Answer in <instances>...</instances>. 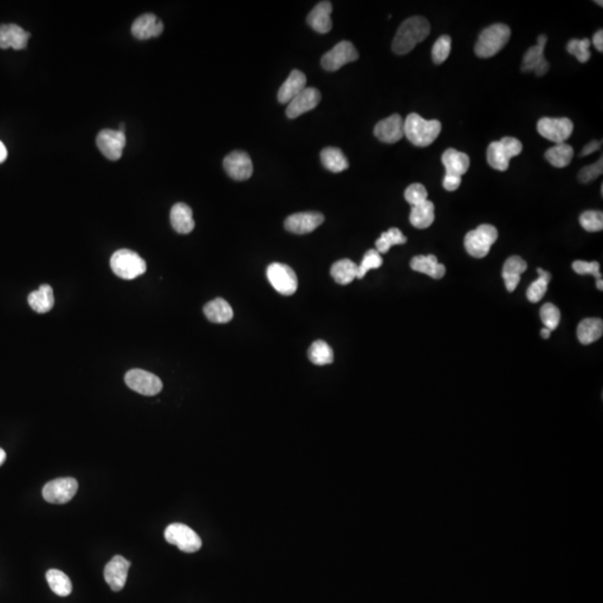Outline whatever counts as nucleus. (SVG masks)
<instances>
[{"label":"nucleus","instance_id":"nucleus-1","mask_svg":"<svg viewBox=\"0 0 603 603\" xmlns=\"http://www.w3.org/2000/svg\"><path fill=\"white\" fill-rule=\"evenodd\" d=\"M429 33L430 24L424 17H410L400 25L392 41V51L398 55L408 54L424 41Z\"/></svg>","mask_w":603,"mask_h":603},{"label":"nucleus","instance_id":"nucleus-2","mask_svg":"<svg viewBox=\"0 0 603 603\" xmlns=\"http://www.w3.org/2000/svg\"><path fill=\"white\" fill-rule=\"evenodd\" d=\"M403 131L406 138L413 145L428 147L441 134V123L438 120H424L417 113H411L405 120Z\"/></svg>","mask_w":603,"mask_h":603},{"label":"nucleus","instance_id":"nucleus-3","mask_svg":"<svg viewBox=\"0 0 603 603\" xmlns=\"http://www.w3.org/2000/svg\"><path fill=\"white\" fill-rule=\"evenodd\" d=\"M511 37V30L505 24H494L485 28L475 45V54L481 58H489L500 52Z\"/></svg>","mask_w":603,"mask_h":603},{"label":"nucleus","instance_id":"nucleus-4","mask_svg":"<svg viewBox=\"0 0 603 603\" xmlns=\"http://www.w3.org/2000/svg\"><path fill=\"white\" fill-rule=\"evenodd\" d=\"M111 268L122 280L139 278L147 271V263L139 254L130 249H120L112 255Z\"/></svg>","mask_w":603,"mask_h":603},{"label":"nucleus","instance_id":"nucleus-5","mask_svg":"<svg viewBox=\"0 0 603 603\" xmlns=\"http://www.w3.org/2000/svg\"><path fill=\"white\" fill-rule=\"evenodd\" d=\"M522 142L505 136L500 141L492 142L487 149V161L489 166L498 171H506L510 166V161L522 153Z\"/></svg>","mask_w":603,"mask_h":603},{"label":"nucleus","instance_id":"nucleus-6","mask_svg":"<svg viewBox=\"0 0 603 603\" xmlns=\"http://www.w3.org/2000/svg\"><path fill=\"white\" fill-rule=\"evenodd\" d=\"M498 231L494 226L484 223L465 236V248L475 259H484L498 240Z\"/></svg>","mask_w":603,"mask_h":603},{"label":"nucleus","instance_id":"nucleus-7","mask_svg":"<svg viewBox=\"0 0 603 603\" xmlns=\"http://www.w3.org/2000/svg\"><path fill=\"white\" fill-rule=\"evenodd\" d=\"M164 538L168 543L177 546L180 551L186 553H195L199 551L202 545L198 534L193 529L181 523L169 525L164 531Z\"/></svg>","mask_w":603,"mask_h":603},{"label":"nucleus","instance_id":"nucleus-8","mask_svg":"<svg viewBox=\"0 0 603 603\" xmlns=\"http://www.w3.org/2000/svg\"><path fill=\"white\" fill-rule=\"evenodd\" d=\"M266 274L271 285L282 295L290 297L297 291L299 280L297 274L285 264H271L267 267Z\"/></svg>","mask_w":603,"mask_h":603},{"label":"nucleus","instance_id":"nucleus-9","mask_svg":"<svg viewBox=\"0 0 603 603\" xmlns=\"http://www.w3.org/2000/svg\"><path fill=\"white\" fill-rule=\"evenodd\" d=\"M573 129V123L568 117H542L538 123V134L555 144L565 143Z\"/></svg>","mask_w":603,"mask_h":603},{"label":"nucleus","instance_id":"nucleus-10","mask_svg":"<svg viewBox=\"0 0 603 603\" xmlns=\"http://www.w3.org/2000/svg\"><path fill=\"white\" fill-rule=\"evenodd\" d=\"M127 386L138 394L153 397L162 390V381L153 373L141 369L130 370L124 377Z\"/></svg>","mask_w":603,"mask_h":603},{"label":"nucleus","instance_id":"nucleus-11","mask_svg":"<svg viewBox=\"0 0 603 603\" xmlns=\"http://www.w3.org/2000/svg\"><path fill=\"white\" fill-rule=\"evenodd\" d=\"M79 489L77 479L72 477L54 479L44 486L43 498L52 504H65L75 496Z\"/></svg>","mask_w":603,"mask_h":603},{"label":"nucleus","instance_id":"nucleus-12","mask_svg":"<svg viewBox=\"0 0 603 603\" xmlns=\"http://www.w3.org/2000/svg\"><path fill=\"white\" fill-rule=\"evenodd\" d=\"M358 58H359V53L354 44L349 41H342L323 55L321 64L326 71L335 72L340 70L345 64L354 62Z\"/></svg>","mask_w":603,"mask_h":603},{"label":"nucleus","instance_id":"nucleus-13","mask_svg":"<svg viewBox=\"0 0 603 603\" xmlns=\"http://www.w3.org/2000/svg\"><path fill=\"white\" fill-rule=\"evenodd\" d=\"M125 143H127L125 134L119 130L105 129L100 131L96 138V144L100 153L112 161L119 160L122 157Z\"/></svg>","mask_w":603,"mask_h":603},{"label":"nucleus","instance_id":"nucleus-14","mask_svg":"<svg viewBox=\"0 0 603 603\" xmlns=\"http://www.w3.org/2000/svg\"><path fill=\"white\" fill-rule=\"evenodd\" d=\"M546 43H547V37L545 35H540L536 46L527 49L523 58V72H534L536 77H543L549 72V62L544 58Z\"/></svg>","mask_w":603,"mask_h":603},{"label":"nucleus","instance_id":"nucleus-15","mask_svg":"<svg viewBox=\"0 0 603 603\" xmlns=\"http://www.w3.org/2000/svg\"><path fill=\"white\" fill-rule=\"evenodd\" d=\"M223 168L229 177L237 181L249 179L254 171L252 159L242 151H234L227 155L223 160Z\"/></svg>","mask_w":603,"mask_h":603},{"label":"nucleus","instance_id":"nucleus-16","mask_svg":"<svg viewBox=\"0 0 603 603\" xmlns=\"http://www.w3.org/2000/svg\"><path fill=\"white\" fill-rule=\"evenodd\" d=\"M324 221V216L320 212H299L286 218V231H291L293 234L304 235L316 231L318 226H321Z\"/></svg>","mask_w":603,"mask_h":603},{"label":"nucleus","instance_id":"nucleus-17","mask_svg":"<svg viewBox=\"0 0 603 603\" xmlns=\"http://www.w3.org/2000/svg\"><path fill=\"white\" fill-rule=\"evenodd\" d=\"M321 100V93L314 87H306L299 96L288 103L286 115L288 119H297L311 110L316 109Z\"/></svg>","mask_w":603,"mask_h":603},{"label":"nucleus","instance_id":"nucleus-18","mask_svg":"<svg viewBox=\"0 0 603 603\" xmlns=\"http://www.w3.org/2000/svg\"><path fill=\"white\" fill-rule=\"evenodd\" d=\"M131 563L121 555H115L104 569V578L113 591L117 592L124 588L128 579Z\"/></svg>","mask_w":603,"mask_h":603},{"label":"nucleus","instance_id":"nucleus-19","mask_svg":"<svg viewBox=\"0 0 603 603\" xmlns=\"http://www.w3.org/2000/svg\"><path fill=\"white\" fill-rule=\"evenodd\" d=\"M405 121L399 115H394L375 125V136L384 143H396L405 136Z\"/></svg>","mask_w":603,"mask_h":603},{"label":"nucleus","instance_id":"nucleus-20","mask_svg":"<svg viewBox=\"0 0 603 603\" xmlns=\"http://www.w3.org/2000/svg\"><path fill=\"white\" fill-rule=\"evenodd\" d=\"M30 34L15 24L0 25V48L20 51L27 46Z\"/></svg>","mask_w":603,"mask_h":603},{"label":"nucleus","instance_id":"nucleus-21","mask_svg":"<svg viewBox=\"0 0 603 603\" xmlns=\"http://www.w3.org/2000/svg\"><path fill=\"white\" fill-rule=\"evenodd\" d=\"M446 169V177L462 178L470 166L469 157L456 149H447L441 157Z\"/></svg>","mask_w":603,"mask_h":603},{"label":"nucleus","instance_id":"nucleus-22","mask_svg":"<svg viewBox=\"0 0 603 603\" xmlns=\"http://www.w3.org/2000/svg\"><path fill=\"white\" fill-rule=\"evenodd\" d=\"M131 30L136 39H149L162 34L163 24L155 15L144 14L136 20Z\"/></svg>","mask_w":603,"mask_h":603},{"label":"nucleus","instance_id":"nucleus-23","mask_svg":"<svg viewBox=\"0 0 603 603\" xmlns=\"http://www.w3.org/2000/svg\"><path fill=\"white\" fill-rule=\"evenodd\" d=\"M306 89V77L299 70H294L290 74L280 91H278V98L280 103H290L295 96H299L302 91Z\"/></svg>","mask_w":603,"mask_h":603},{"label":"nucleus","instance_id":"nucleus-24","mask_svg":"<svg viewBox=\"0 0 603 603\" xmlns=\"http://www.w3.org/2000/svg\"><path fill=\"white\" fill-rule=\"evenodd\" d=\"M331 13L332 4L330 1H321L307 16V24L318 33H329L332 30Z\"/></svg>","mask_w":603,"mask_h":603},{"label":"nucleus","instance_id":"nucleus-25","mask_svg":"<svg viewBox=\"0 0 603 603\" xmlns=\"http://www.w3.org/2000/svg\"><path fill=\"white\" fill-rule=\"evenodd\" d=\"M170 221H171L172 228L179 234H189L195 228L193 210L183 202H178L172 207Z\"/></svg>","mask_w":603,"mask_h":603},{"label":"nucleus","instance_id":"nucleus-26","mask_svg":"<svg viewBox=\"0 0 603 603\" xmlns=\"http://www.w3.org/2000/svg\"><path fill=\"white\" fill-rule=\"evenodd\" d=\"M527 269V263L519 256H512L504 264L502 276L508 292L515 291L521 280V275Z\"/></svg>","mask_w":603,"mask_h":603},{"label":"nucleus","instance_id":"nucleus-27","mask_svg":"<svg viewBox=\"0 0 603 603\" xmlns=\"http://www.w3.org/2000/svg\"><path fill=\"white\" fill-rule=\"evenodd\" d=\"M410 267L413 271L428 275L435 280H441L445 276L446 267L443 264L438 263L435 255L415 256L410 261Z\"/></svg>","mask_w":603,"mask_h":603},{"label":"nucleus","instance_id":"nucleus-28","mask_svg":"<svg viewBox=\"0 0 603 603\" xmlns=\"http://www.w3.org/2000/svg\"><path fill=\"white\" fill-rule=\"evenodd\" d=\"M206 318L212 323H228L234 316L231 305L223 299H215L207 303L204 307Z\"/></svg>","mask_w":603,"mask_h":603},{"label":"nucleus","instance_id":"nucleus-29","mask_svg":"<svg viewBox=\"0 0 603 603\" xmlns=\"http://www.w3.org/2000/svg\"><path fill=\"white\" fill-rule=\"evenodd\" d=\"M55 297L52 286L43 284L37 291L32 292L28 295V304L37 313H47L54 306Z\"/></svg>","mask_w":603,"mask_h":603},{"label":"nucleus","instance_id":"nucleus-30","mask_svg":"<svg viewBox=\"0 0 603 603\" xmlns=\"http://www.w3.org/2000/svg\"><path fill=\"white\" fill-rule=\"evenodd\" d=\"M435 221V205L426 200L413 206L410 212V223L418 229H426Z\"/></svg>","mask_w":603,"mask_h":603},{"label":"nucleus","instance_id":"nucleus-31","mask_svg":"<svg viewBox=\"0 0 603 603\" xmlns=\"http://www.w3.org/2000/svg\"><path fill=\"white\" fill-rule=\"evenodd\" d=\"M603 333L601 318H585L578 326V339L582 344L588 345L598 341Z\"/></svg>","mask_w":603,"mask_h":603},{"label":"nucleus","instance_id":"nucleus-32","mask_svg":"<svg viewBox=\"0 0 603 603\" xmlns=\"http://www.w3.org/2000/svg\"><path fill=\"white\" fill-rule=\"evenodd\" d=\"M358 274V265L351 259L335 261L331 267V276L341 285H348L354 282Z\"/></svg>","mask_w":603,"mask_h":603},{"label":"nucleus","instance_id":"nucleus-33","mask_svg":"<svg viewBox=\"0 0 603 603\" xmlns=\"http://www.w3.org/2000/svg\"><path fill=\"white\" fill-rule=\"evenodd\" d=\"M321 161L328 170L335 174L344 171L349 168L348 159L345 158L344 153L337 148L329 147L322 150Z\"/></svg>","mask_w":603,"mask_h":603},{"label":"nucleus","instance_id":"nucleus-34","mask_svg":"<svg viewBox=\"0 0 603 603\" xmlns=\"http://www.w3.org/2000/svg\"><path fill=\"white\" fill-rule=\"evenodd\" d=\"M573 148L568 143L555 144L545 153V159L555 168H565L573 159Z\"/></svg>","mask_w":603,"mask_h":603},{"label":"nucleus","instance_id":"nucleus-35","mask_svg":"<svg viewBox=\"0 0 603 603\" xmlns=\"http://www.w3.org/2000/svg\"><path fill=\"white\" fill-rule=\"evenodd\" d=\"M46 580L55 595H60V597H67V595H71L72 589H73L71 580L62 571L56 570V569L47 571Z\"/></svg>","mask_w":603,"mask_h":603},{"label":"nucleus","instance_id":"nucleus-36","mask_svg":"<svg viewBox=\"0 0 603 603\" xmlns=\"http://www.w3.org/2000/svg\"><path fill=\"white\" fill-rule=\"evenodd\" d=\"M309 359L316 365H325L333 362L335 354L328 343L318 340L313 343L309 349Z\"/></svg>","mask_w":603,"mask_h":603},{"label":"nucleus","instance_id":"nucleus-37","mask_svg":"<svg viewBox=\"0 0 603 603\" xmlns=\"http://www.w3.org/2000/svg\"><path fill=\"white\" fill-rule=\"evenodd\" d=\"M406 242H407V237L402 234L399 229L390 228L386 233H383L380 238L375 242V247L379 254H386L394 245H403Z\"/></svg>","mask_w":603,"mask_h":603},{"label":"nucleus","instance_id":"nucleus-38","mask_svg":"<svg viewBox=\"0 0 603 603\" xmlns=\"http://www.w3.org/2000/svg\"><path fill=\"white\" fill-rule=\"evenodd\" d=\"M383 259L381 257V254L377 252V249L368 250L367 253L364 254L363 259L361 264L358 265V274L356 278H363L370 269L379 268L382 265Z\"/></svg>","mask_w":603,"mask_h":603},{"label":"nucleus","instance_id":"nucleus-39","mask_svg":"<svg viewBox=\"0 0 603 603\" xmlns=\"http://www.w3.org/2000/svg\"><path fill=\"white\" fill-rule=\"evenodd\" d=\"M590 45H591V41L588 39H571L566 49L571 55L576 56V60H579L580 63H587L591 58Z\"/></svg>","mask_w":603,"mask_h":603},{"label":"nucleus","instance_id":"nucleus-40","mask_svg":"<svg viewBox=\"0 0 603 603\" xmlns=\"http://www.w3.org/2000/svg\"><path fill=\"white\" fill-rule=\"evenodd\" d=\"M450 36H441V37L436 41V43L434 44V46H432V56L434 63H435V64H438V65H439V64H443V63L448 58L449 54H450Z\"/></svg>","mask_w":603,"mask_h":603},{"label":"nucleus","instance_id":"nucleus-41","mask_svg":"<svg viewBox=\"0 0 603 603\" xmlns=\"http://www.w3.org/2000/svg\"><path fill=\"white\" fill-rule=\"evenodd\" d=\"M540 316L546 329H549L551 332L555 331L561 322L560 310L552 303H546L542 306Z\"/></svg>","mask_w":603,"mask_h":603},{"label":"nucleus","instance_id":"nucleus-42","mask_svg":"<svg viewBox=\"0 0 603 603\" xmlns=\"http://www.w3.org/2000/svg\"><path fill=\"white\" fill-rule=\"evenodd\" d=\"M580 223L582 227L590 233H597L603 229V214L602 212L589 210L584 212L580 216Z\"/></svg>","mask_w":603,"mask_h":603},{"label":"nucleus","instance_id":"nucleus-43","mask_svg":"<svg viewBox=\"0 0 603 603\" xmlns=\"http://www.w3.org/2000/svg\"><path fill=\"white\" fill-rule=\"evenodd\" d=\"M427 197H428V193H427L426 187L422 183H413L405 191L406 200L413 207L428 200Z\"/></svg>","mask_w":603,"mask_h":603},{"label":"nucleus","instance_id":"nucleus-44","mask_svg":"<svg viewBox=\"0 0 603 603\" xmlns=\"http://www.w3.org/2000/svg\"><path fill=\"white\" fill-rule=\"evenodd\" d=\"M550 278H538V280L531 284L530 287L527 288L526 297L529 301L532 303H538L543 299L547 291V285H549Z\"/></svg>","mask_w":603,"mask_h":603},{"label":"nucleus","instance_id":"nucleus-45","mask_svg":"<svg viewBox=\"0 0 603 603\" xmlns=\"http://www.w3.org/2000/svg\"><path fill=\"white\" fill-rule=\"evenodd\" d=\"M574 272L579 275H592L598 280H602L600 273V264L598 261H576L572 264Z\"/></svg>","mask_w":603,"mask_h":603},{"label":"nucleus","instance_id":"nucleus-46","mask_svg":"<svg viewBox=\"0 0 603 603\" xmlns=\"http://www.w3.org/2000/svg\"><path fill=\"white\" fill-rule=\"evenodd\" d=\"M602 171L603 162L602 158H600L597 162L593 163V164H590V166L584 167L583 169H581V171L579 172V180L583 182V183H589V182L593 181L599 176H601Z\"/></svg>","mask_w":603,"mask_h":603},{"label":"nucleus","instance_id":"nucleus-47","mask_svg":"<svg viewBox=\"0 0 603 603\" xmlns=\"http://www.w3.org/2000/svg\"><path fill=\"white\" fill-rule=\"evenodd\" d=\"M601 141H591L587 145H584L582 153H580V157H587V155H592L595 151H599L601 149Z\"/></svg>","mask_w":603,"mask_h":603},{"label":"nucleus","instance_id":"nucleus-48","mask_svg":"<svg viewBox=\"0 0 603 603\" xmlns=\"http://www.w3.org/2000/svg\"><path fill=\"white\" fill-rule=\"evenodd\" d=\"M593 45H595V48L599 52H603V33L602 30H598L597 33L593 35L592 39Z\"/></svg>","mask_w":603,"mask_h":603},{"label":"nucleus","instance_id":"nucleus-49","mask_svg":"<svg viewBox=\"0 0 603 603\" xmlns=\"http://www.w3.org/2000/svg\"><path fill=\"white\" fill-rule=\"evenodd\" d=\"M7 155H8V153H7L5 144L0 141V163H3L7 159Z\"/></svg>","mask_w":603,"mask_h":603},{"label":"nucleus","instance_id":"nucleus-50","mask_svg":"<svg viewBox=\"0 0 603 603\" xmlns=\"http://www.w3.org/2000/svg\"><path fill=\"white\" fill-rule=\"evenodd\" d=\"M541 335L543 339H549L550 335H551V331H550L549 329H546V328H544V329L541 331Z\"/></svg>","mask_w":603,"mask_h":603},{"label":"nucleus","instance_id":"nucleus-51","mask_svg":"<svg viewBox=\"0 0 603 603\" xmlns=\"http://www.w3.org/2000/svg\"><path fill=\"white\" fill-rule=\"evenodd\" d=\"M6 460V453L3 448H0V466L5 462Z\"/></svg>","mask_w":603,"mask_h":603},{"label":"nucleus","instance_id":"nucleus-52","mask_svg":"<svg viewBox=\"0 0 603 603\" xmlns=\"http://www.w3.org/2000/svg\"><path fill=\"white\" fill-rule=\"evenodd\" d=\"M597 288H598V290H600V291H602V290H603L602 280H597Z\"/></svg>","mask_w":603,"mask_h":603},{"label":"nucleus","instance_id":"nucleus-53","mask_svg":"<svg viewBox=\"0 0 603 603\" xmlns=\"http://www.w3.org/2000/svg\"><path fill=\"white\" fill-rule=\"evenodd\" d=\"M595 3L599 4V5L602 6V1H595Z\"/></svg>","mask_w":603,"mask_h":603}]
</instances>
